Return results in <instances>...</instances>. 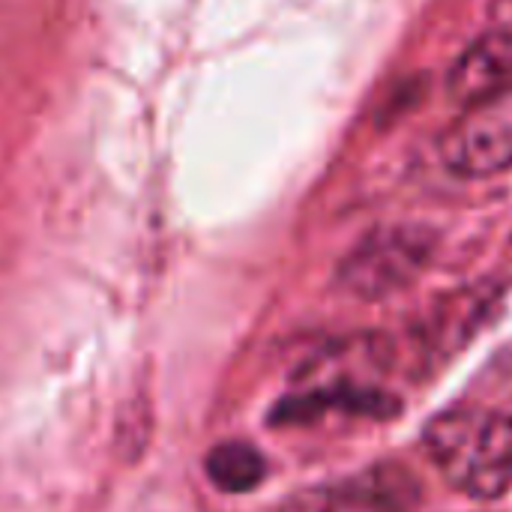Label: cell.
Listing matches in <instances>:
<instances>
[{"label":"cell","mask_w":512,"mask_h":512,"mask_svg":"<svg viewBox=\"0 0 512 512\" xmlns=\"http://www.w3.org/2000/svg\"><path fill=\"white\" fill-rule=\"evenodd\" d=\"M492 21L495 27H504L512 33V0H492Z\"/></svg>","instance_id":"cell-8"},{"label":"cell","mask_w":512,"mask_h":512,"mask_svg":"<svg viewBox=\"0 0 512 512\" xmlns=\"http://www.w3.org/2000/svg\"><path fill=\"white\" fill-rule=\"evenodd\" d=\"M438 237L426 225H384L366 234L339 264L336 285L357 300H384L420 279Z\"/></svg>","instance_id":"cell-2"},{"label":"cell","mask_w":512,"mask_h":512,"mask_svg":"<svg viewBox=\"0 0 512 512\" xmlns=\"http://www.w3.org/2000/svg\"><path fill=\"white\" fill-rule=\"evenodd\" d=\"M420 501V480L405 465L378 462L351 477L291 495L279 512H414Z\"/></svg>","instance_id":"cell-4"},{"label":"cell","mask_w":512,"mask_h":512,"mask_svg":"<svg viewBox=\"0 0 512 512\" xmlns=\"http://www.w3.org/2000/svg\"><path fill=\"white\" fill-rule=\"evenodd\" d=\"M423 453L435 471L474 501H498L512 489V417L456 405L423 429Z\"/></svg>","instance_id":"cell-1"},{"label":"cell","mask_w":512,"mask_h":512,"mask_svg":"<svg viewBox=\"0 0 512 512\" xmlns=\"http://www.w3.org/2000/svg\"><path fill=\"white\" fill-rule=\"evenodd\" d=\"M512 87V33L492 27L477 36L447 72L450 102L471 108Z\"/></svg>","instance_id":"cell-5"},{"label":"cell","mask_w":512,"mask_h":512,"mask_svg":"<svg viewBox=\"0 0 512 512\" xmlns=\"http://www.w3.org/2000/svg\"><path fill=\"white\" fill-rule=\"evenodd\" d=\"M207 477L225 495H243L264 483L267 462L264 456L246 441H225L207 453Z\"/></svg>","instance_id":"cell-7"},{"label":"cell","mask_w":512,"mask_h":512,"mask_svg":"<svg viewBox=\"0 0 512 512\" xmlns=\"http://www.w3.org/2000/svg\"><path fill=\"white\" fill-rule=\"evenodd\" d=\"M498 303L495 285H474L462 288L438 303V309L423 321V348L438 360L456 354L462 345L471 342V336L486 324Z\"/></svg>","instance_id":"cell-6"},{"label":"cell","mask_w":512,"mask_h":512,"mask_svg":"<svg viewBox=\"0 0 512 512\" xmlns=\"http://www.w3.org/2000/svg\"><path fill=\"white\" fill-rule=\"evenodd\" d=\"M444 168L465 180L495 177L512 168V87L462 111L441 135Z\"/></svg>","instance_id":"cell-3"}]
</instances>
